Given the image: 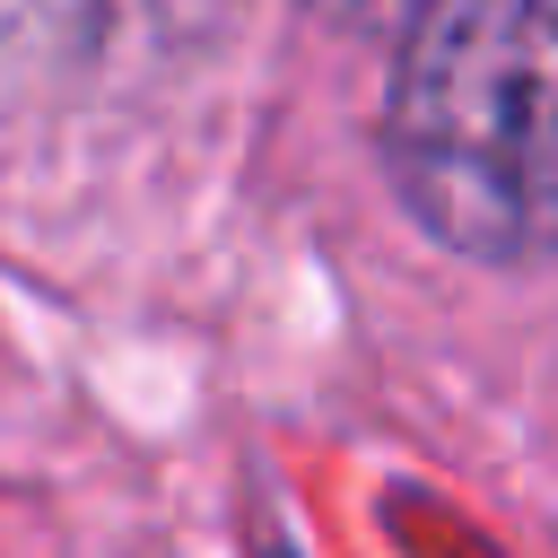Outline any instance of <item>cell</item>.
I'll use <instances>...</instances> for the list:
<instances>
[{"label": "cell", "mask_w": 558, "mask_h": 558, "mask_svg": "<svg viewBox=\"0 0 558 558\" xmlns=\"http://www.w3.org/2000/svg\"><path fill=\"white\" fill-rule=\"evenodd\" d=\"M549 17L558 0H418L384 96L401 209L488 270L549 244Z\"/></svg>", "instance_id": "6da1fadb"}, {"label": "cell", "mask_w": 558, "mask_h": 558, "mask_svg": "<svg viewBox=\"0 0 558 558\" xmlns=\"http://www.w3.org/2000/svg\"><path fill=\"white\" fill-rule=\"evenodd\" d=\"M131 0H0V61H70Z\"/></svg>", "instance_id": "7a4b0ae2"}, {"label": "cell", "mask_w": 558, "mask_h": 558, "mask_svg": "<svg viewBox=\"0 0 558 558\" xmlns=\"http://www.w3.org/2000/svg\"><path fill=\"white\" fill-rule=\"evenodd\" d=\"M331 26H392V17H410L418 0H314Z\"/></svg>", "instance_id": "3957f363"}]
</instances>
